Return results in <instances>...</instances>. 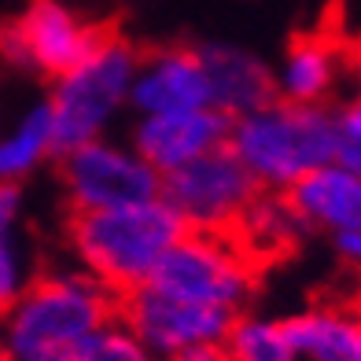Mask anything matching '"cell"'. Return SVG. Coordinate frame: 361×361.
Listing matches in <instances>:
<instances>
[{"mask_svg": "<svg viewBox=\"0 0 361 361\" xmlns=\"http://www.w3.org/2000/svg\"><path fill=\"white\" fill-rule=\"evenodd\" d=\"M188 233L177 210L162 200H147L133 207L92 210L74 214L71 243L92 281L107 291H137L155 276L166 251Z\"/></svg>", "mask_w": 361, "mask_h": 361, "instance_id": "6da1fadb", "label": "cell"}, {"mask_svg": "<svg viewBox=\"0 0 361 361\" xmlns=\"http://www.w3.org/2000/svg\"><path fill=\"white\" fill-rule=\"evenodd\" d=\"M228 152L243 162L258 188L291 192L302 177L336 159V114L273 100L233 122Z\"/></svg>", "mask_w": 361, "mask_h": 361, "instance_id": "7a4b0ae2", "label": "cell"}, {"mask_svg": "<svg viewBox=\"0 0 361 361\" xmlns=\"http://www.w3.org/2000/svg\"><path fill=\"white\" fill-rule=\"evenodd\" d=\"M111 321V291L81 273L44 276L4 314L8 361H74L78 347Z\"/></svg>", "mask_w": 361, "mask_h": 361, "instance_id": "3957f363", "label": "cell"}, {"mask_svg": "<svg viewBox=\"0 0 361 361\" xmlns=\"http://www.w3.org/2000/svg\"><path fill=\"white\" fill-rule=\"evenodd\" d=\"M140 59L118 37H107L92 52L56 78L48 114H52L56 152L67 155L81 144H92L104 137V129L118 118V111L129 107Z\"/></svg>", "mask_w": 361, "mask_h": 361, "instance_id": "277c9868", "label": "cell"}, {"mask_svg": "<svg viewBox=\"0 0 361 361\" xmlns=\"http://www.w3.org/2000/svg\"><path fill=\"white\" fill-rule=\"evenodd\" d=\"M147 284L180 302L236 314L255 288V258L228 233H192L188 228L166 251Z\"/></svg>", "mask_w": 361, "mask_h": 361, "instance_id": "5b68a950", "label": "cell"}, {"mask_svg": "<svg viewBox=\"0 0 361 361\" xmlns=\"http://www.w3.org/2000/svg\"><path fill=\"white\" fill-rule=\"evenodd\" d=\"M162 200L192 233H233L247 207L258 200V185L225 144L195 159L192 166L162 177Z\"/></svg>", "mask_w": 361, "mask_h": 361, "instance_id": "8992f818", "label": "cell"}, {"mask_svg": "<svg viewBox=\"0 0 361 361\" xmlns=\"http://www.w3.org/2000/svg\"><path fill=\"white\" fill-rule=\"evenodd\" d=\"M63 180L74 214L133 207L162 195V177L133 152V144L92 140L63 155Z\"/></svg>", "mask_w": 361, "mask_h": 361, "instance_id": "52a82bcc", "label": "cell"}, {"mask_svg": "<svg viewBox=\"0 0 361 361\" xmlns=\"http://www.w3.org/2000/svg\"><path fill=\"white\" fill-rule=\"evenodd\" d=\"M100 41V30L78 19L59 0H34L15 23L0 26V56L15 67L41 71L52 78L78 67Z\"/></svg>", "mask_w": 361, "mask_h": 361, "instance_id": "ba28073f", "label": "cell"}, {"mask_svg": "<svg viewBox=\"0 0 361 361\" xmlns=\"http://www.w3.org/2000/svg\"><path fill=\"white\" fill-rule=\"evenodd\" d=\"M233 321L236 314L170 299V295L155 291L152 284L129 291L126 306H122V324L159 361H166L180 350H192V347H225Z\"/></svg>", "mask_w": 361, "mask_h": 361, "instance_id": "9c48e42d", "label": "cell"}, {"mask_svg": "<svg viewBox=\"0 0 361 361\" xmlns=\"http://www.w3.org/2000/svg\"><path fill=\"white\" fill-rule=\"evenodd\" d=\"M233 118L221 111H180V114H152L137 118L133 129V152L152 166L159 177H170L177 170L192 166L195 159L228 144Z\"/></svg>", "mask_w": 361, "mask_h": 361, "instance_id": "30bf717a", "label": "cell"}, {"mask_svg": "<svg viewBox=\"0 0 361 361\" xmlns=\"http://www.w3.org/2000/svg\"><path fill=\"white\" fill-rule=\"evenodd\" d=\"M129 107L140 118L152 114H180V111H214L203 56L192 48H170L140 59Z\"/></svg>", "mask_w": 361, "mask_h": 361, "instance_id": "8fae6325", "label": "cell"}, {"mask_svg": "<svg viewBox=\"0 0 361 361\" xmlns=\"http://www.w3.org/2000/svg\"><path fill=\"white\" fill-rule=\"evenodd\" d=\"M284 195L302 228H321L332 240L361 233V177L343 170L339 162L314 170Z\"/></svg>", "mask_w": 361, "mask_h": 361, "instance_id": "7c38bea8", "label": "cell"}, {"mask_svg": "<svg viewBox=\"0 0 361 361\" xmlns=\"http://www.w3.org/2000/svg\"><path fill=\"white\" fill-rule=\"evenodd\" d=\"M200 56H203L207 81H210V104L225 118L236 122L243 114L273 104L276 81L266 71V63H258L255 56L240 52V48H228V44H207L200 48Z\"/></svg>", "mask_w": 361, "mask_h": 361, "instance_id": "4fadbf2b", "label": "cell"}, {"mask_svg": "<svg viewBox=\"0 0 361 361\" xmlns=\"http://www.w3.org/2000/svg\"><path fill=\"white\" fill-rule=\"evenodd\" d=\"M295 361H361V314L317 306L284 321Z\"/></svg>", "mask_w": 361, "mask_h": 361, "instance_id": "5bb4252c", "label": "cell"}, {"mask_svg": "<svg viewBox=\"0 0 361 361\" xmlns=\"http://www.w3.org/2000/svg\"><path fill=\"white\" fill-rule=\"evenodd\" d=\"M339 78V48L328 37H299L276 71V92L288 104L321 107V100L332 92Z\"/></svg>", "mask_w": 361, "mask_h": 361, "instance_id": "9a60e30c", "label": "cell"}, {"mask_svg": "<svg viewBox=\"0 0 361 361\" xmlns=\"http://www.w3.org/2000/svg\"><path fill=\"white\" fill-rule=\"evenodd\" d=\"M48 155H56V133L48 104L26 111L4 137H0V185H19L34 173Z\"/></svg>", "mask_w": 361, "mask_h": 361, "instance_id": "2e32d148", "label": "cell"}, {"mask_svg": "<svg viewBox=\"0 0 361 361\" xmlns=\"http://www.w3.org/2000/svg\"><path fill=\"white\" fill-rule=\"evenodd\" d=\"M30 284L34 273L23 247V192L15 185H0V314H8Z\"/></svg>", "mask_w": 361, "mask_h": 361, "instance_id": "e0dca14e", "label": "cell"}, {"mask_svg": "<svg viewBox=\"0 0 361 361\" xmlns=\"http://www.w3.org/2000/svg\"><path fill=\"white\" fill-rule=\"evenodd\" d=\"M240 233V247L247 251L251 258L255 255H276V251H288L295 240H299V233H302V221H299V214L291 210V203H288V195L284 200H258L247 207V214L240 218V225L233 228V236Z\"/></svg>", "mask_w": 361, "mask_h": 361, "instance_id": "ac0fdd59", "label": "cell"}, {"mask_svg": "<svg viewBox=\"0 0 361 361\" xmlns=\"http://www.w3.org/2000/svg\"><path fill=\"white\" fill-rule=\"evenodd\" d=\"M228 361H295L284 321L269 317H240L225 339Z\"/></svg>", "mask_w": 361, "mask_h": 361, "instance_id": "d6986e66", "label": "cell"}, {"mask_svg": "<svg viewBox=\"0 0 361 361\" xmlns=\"http://www.w3.org/2000/svg\"><path fill=\"white\" fill-rule=\"evenodd\" d=\"M74 361H159V357L147 350L122 321H118V324L107 321L100 332H92V336L78 347Z\"/></svg>", "mask_w": 361, "mask_h": 361, "instance_id": "ffe728a7", "label": "cell"}, {"mask_svg": "<svg viewBox=\"0 0 361 361\" xmlns=\"http://www.w3.org/2000/svg\"><path fill=\"white\" fill-rule=\"evenodd\" d=\"M343 170L361 177V100L336 114V159Z\"/></svg>", "mask_w": 361, "mask_h": 361, "instance_id": "44dd1931", "label": "cell"}, {"mask_svg": "<svg viewBox=\"0 0 361 361\" xmlns=\"http://www.w3.org/2000/svg\"><path fill=\"white\" fill-rule=\"evenodd\" d=\"M336 251L347 266L361 276V233H350V236H336Z\"/></svg>", "mask_w": 361, "mask_h": 361, "instance_id": "7402d4cb", "label": "cell"}, {"mask_svg": "<svg viewBox=\"0 0 361 361\" xmlns=\"http://www.w3.org/2000/svg\"><path fill=\"white\" fill-rule=\"evenodd\" d=\"M166 361H228L225 347H192V350H180Z\"/></svg>", "mask_w": 361, "mask_h": 361, "instance_id": "603a6c76", "label": "cell"}, {"mask_svg": "<svg viewBox=\"0 0 361 361\" xmlns=\"http://www.w3.org/2000/svg\"><path fill=\"white\" fill-rule=\"evenodd\" d=\"M0 361H8V347H4V336H0Z\"/></svg>", "mask_w": 361, "mask_h": 361, "instance_id": "cb8c5ba5", "label": "cell"}, {"mask_svg": "<svg viewBox=\"0 0 361 361\" xmlns=\"http://www.w3.org/2000/svg\"><path fill=\"white\" fill-rule=\"evenodd\" d=\"M357 314H361V310H357Z\"/></svg>", "mask_w": 361, "mask_h": 361, "instance_id": "d4e9b609", "label": "cell"}]
</instances>
